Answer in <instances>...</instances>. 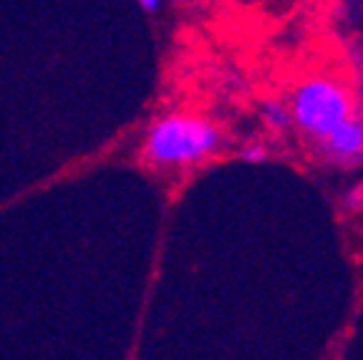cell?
I'll list each match as a JSON object with an SVG mask.
<instances>
[{"label": "cell", "instance_id": "cell-6", "mask_svg": "<svg viewBox=\"0 0 363 360\" xmlns=\"http://www.w3.org/2000/svg\"><path fill=\"white\" fill-rule=\"evenodd\" d=\"M139 3H142V6L147 8V11H157L159 3H162V0H139Z\"/></svg>", "mask_w": 363, "mask_h": 360}, {"label": "cell", "instance_id": "cell-4", "mask_svg": "<svg viewBox=\"0 0 363 360\" xmlns=\"http://www.w3.org/2000/svg\"><path fill=\"white\" fill-rule=\"evenodd\" d=\"M265 121H267V126L270 129H288L290 126V121H293V113L288 111V108L283 106V103H278V101H267L265 103Z\"/></svg>", "mask_w": 363, "mask_h": 360}, {"label": "cell", "instance_id": "cell-1", "mask_svg": "<svg viewBox=\"0 0 363 360\" xmlns=\"http://www.w3.org/2000/svg\"><path fill=\"white\" fill-rule=\"evenodd\" d=\"M220 147V131L197 116H164L152 126L144 157L159 167L194 164Z\"/></svg>", "mask_w": 363, "mask_h": 360}, {"label": "cell", "instance_id": "cell-2", "mask_svg": "<svg viewBox=\"0 0 363 360\" xmlns=\"http://www.w3.org/2000/svg\"><path fill=\"white\" fill-rule=\"evenodd\" d=\"M293 118L306 134L323 139L348 116H353L351 99L338 84L313 79L298 89L293 99Z\"/></svg>", "mask_w": 363, "mask_h": 360}, {"label": "cell", "instance_id": "cell-3", "mask_svg": "<svg viewBox=\"0 0 363 360\" xmlns=\"http://www.w3.org/2000/svg\"><path fill=\"white\" fill-rule=\"evenodd\" d=\"M323 149L333 162L351 164L363 157V121L348 116L343 124H338L328 136H323Z\"/></svg>", "mask_w": 363, "mask_h": 360}, {"label": "cell", "instance_id": "cell-5", "mask_svg": "<svg viewBox=\"0 0 363 360\" xmlns=\"http://www.w3.org/2000/svg\"><path fill=\"white\" fill-rule=\"evenodd\" d=\"M265 149L260 147V144H252V147H247L242 152V159L245 162H252V164H257V162H265Z\"/></svg>", "mask_w": 363, "mask_h": 360}]
</instances>
